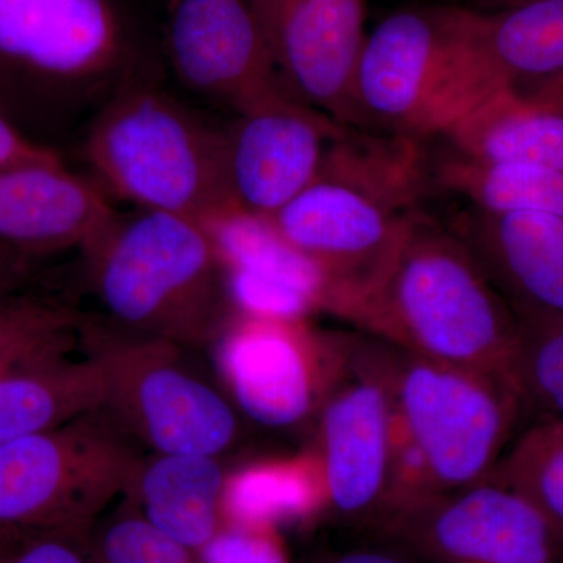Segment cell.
I'll return each instance as SVG.
<instances>
[{
    "label": "cell",
    "instance_id": "1",
    "mask_svg": "<svg viewBox=\"0 0 563 563\" xmlns=\"http://www.w3.org/2000/svg\"><path fill=\"white\" fill-rule=\"evenodd\" d=\"M351 322L393 346L492 374L517 390L520 321L461 236L421 210Z\"/></svg>",
    "mask_w": 563,
    "mask_h": 563
},
{
    "label": "cell",
    "instance_id": "2",
    "mask_svg": "<svg viewBox=\"0 0 563 563\" xmlns=\"http://www.w3.org/2000/svg\"><path fill=\"white\" fill-rule=\"evenodd\" d=\"M154 62L129 0H0V111L32 139L91 120Z\"/></svg>",
    "mask_w": 563,
    "mask_h": 563
},
{
    "label": "cell",
    "instance_id": "3",
    "mask_svg": "<svg viewBox=\"0 0 563 563\" xmlns=\"http://www.w3.org/2000/svg\"><path fill=\"white\" fill-rule=\"evenodd\" d=\"M421 140L346 128L329 143L317 179L274 228L321 266L335 288V317L351 321L383 273L426 191Z\"/></svg>",
    "mask_w": 563,
    "mask_h": 563
},
{
    "label": "cell",
    "instance_id": "4",
    "mask_svg": "<svg viewBox=\"0 0 563 563\" xmlns=\"http://www.w3.org/2000/svg\"><path fill=\"white\" fill-rule=\"evenodd\" d=\"M81 254L110 331L199 346L233 313L213 244L191 218L117 213Z\"/></svg>",
    "mask_w": 563,
    "mask_h": 563
},
{
    "label": "cell",
    "instance_id": "5",
    "mask_svg": "<svg viewBox=\"0 0 563 563\" xmlns=\"http://www.w3.org/2000/svg\"><path fill=\"white\" fill-rule=\"evenodd\" d=\"M81 155L107 196L195 221L232 206L224 133L152 80L136 77L88 121Z\"/></svg>",
    "mask_w": 563,
    "mask_h": 563
},
{
    "label": "cell",
    "instance_id": "6",
    "mask_svg": "<svg viewBox=\"0 0 563 563\" xmlns=\"http://www.w3.org/2000/svg\"><path fill=\"white\" fill-rule=\"evenodd\" d=\"M383 352L399 433L424 495L487 481L526 415L512 385L390 343Z\"/></svg>",
    "mask_w": 563,
    "mask_h": 563
},
{
    "label": "cell",
    "instance_id": "7",
    "mask_svg": "<svg viewBox=\"0 0 563 563\" xmlns=\"http://www.w3.org/2000/svg\"><path fill=\"white\" fill-rule=\"evenodd\" d=\"M106 413L0 443V532L90 533L141 462Z\"/></svg>",
    "mask_w": 563,
    "mask_h": 563
},
{
    "label": "cell",
    "instance_id": "8",
    "mask_svg": "<svg viewBox=\"0 0 563 563\" xmlns=\"http://www.w3.org/2000/svg\"><path fill=\"white\" fill-rule=\"evenodd\" d=\"M85 350L106 374L102 412L155 453L218 457L235 440V410L187 368L181 358L187 347L122 335L90 321Z\"/></svg>",
    "mask_w": 563,
    "mask_h": 563
},
{
    "label": "cell",
    "instance_id": "9",
    "mask_svg": "<svg viewBox=\"0 0 563 563\" xmlns=\"http://www.w3.org/2000/svg\"><path fill=\"white\" fill-rule=\"evenodd\" d=\"M379 517L393 550L418 563H563V531L523 495L492 481L413 496Z\"/></svg>",
    "mask_w": 563,
    "mask_h": 563
},
{
    "label": "cell",
    "instance_id": "10",
    "mask_svg": "<svg viewBox=\"0 0 563 563\" xmlns=\"http://www.w3.org/2000/svg\"><path fill=\"white\" fill-rule=\"evenodd\" d=\"M346 335L342 368L318 410V446L329 507L383 512L395 483L396 407L379 339Z\"/></svg>",
    "mask_w": 563,
    "mask_h": 563
},
{
    "label": "cell",
    "instance_id": "11",
    "mask_svg": "<svg viewBox=\"0 0 563 563\" xmlns=\"http://www.w3.org/2000/svg\"><path fill=\"white\" fill-rule=\"evenodd\" d=\"M213 342L233 401L268 428H290L318 413L346 352V335L317 331L307 320L235 312Z\"/></svg>",
    "mask_w": 563,
    "mask_h": 563
},
{
    "label": "cell",
    "instance_id": "12",
    "mask_svg": "<svg viewBox=\"0 0 563 563\" xmlns=\"http://www.w3.org/2000/svg\"><path fill=\"white\" fill-rule=\"evenodd\" d=\"M462 16L463 7H417L396 11L366 36L354 80L361 128L437 136Z\"/></svg>",
    "mask_w": 563,
    "mask_h": 563
},
{
    "label": "cell",
    "instance_id": "13",
    "mask_svg": "<svg viewBox=\"0 0 563 563\" xmlns=\"http://www.w3.org/2000/svg\"><path fill=\"white\" fill-rule=\"evenodd\" d=\"M162 52L185 88L235 117L295 99L251 0H169Z\"/></svg>",
    "mask_w": 563,
    "mask_h": 563
},
{
    "label": "cell",
    "instance_id": "14",
    "mask_svg": "<svg viewBox=\"0 0 563 563\" xmlns=\"http://www.w3.org/2000/svg\"><path fill=\"white\" fill-rule=\"evenodd\" d=\"M285 88L344 128H361L354 80L365 46L366 0H258Z\"/></svg>",
    "mask_w": 563,
    "mask_h": 563
},
{
    "label": "cell",
    "instance_id": "15",
    "mask_svg": "<svg viewBox=\"0 0 563 563\" xmlns=\"http://www.w3.org/2000/svg\"><path fill=\"white\" fill-rule=\"evenodd\" d=\"M561 70L563 0H525L490 11L463 9L437 136L493 92Z\"/></svg>",
    "mask_w": 563,
    "mask_h": 563
},
{
    "label": "cell",
    "instance_id": "16",
    "mask_svg": "<svg viewBox=\"0 0 563 563\" xmlns=\"http://www.w3.org/2000/svg\"><path fill=\"white\" fill-rule=\"evenodd\" d=\"M199 224L217 252L233 312L272 320L335 313L328 274L292 247L269 218L229 206Z\"/></svg>",
    "mask_w": 563,
    "mask_h": 563
},
{
    "label": "cell",
    "instance_id": "17",
    "mask_svg": "<svg viewBox=\"0 0 563 563\" xmlns=\"http://www.w3.org/2000/svg\"><path fill=\"white\" fill-rule=\"evenodd\" d=\"M343 131L296 99L235 117L222 129L232 206L266 218L279 213L317 179L329 143Z\"/></svg>",
    "mask_w": 563,
    "mask_h": 563
},
{
    "label": "cell",
    "instance_id": "18",
    "mask_svg": "<svg viewBox=\"0 0 563 563\" xmlns=\"http://www.w3.org/2000/svg\"><path fill=\"white\" fill-rule=\"evenodd\" d=\"M117 217L109 196L63 161L0 169V255L25 263L85 252Z\"/></svg>",
    "mask_w": 563,
    "mask_h": 563
},
{
    "label": "cell",
    "instance_id": "19",
    "mask_svg": "<svg viewBox=\"0 0 563 563\" xmlns=\"http://www.w3.org/2000/svg\"><path fill=\"white\" fill-rule=\"evenodd\" d=\"M451 229L521 324L563 317V218L472 207Z\"/></svg>",
    "mask_w": 563,
    "mask_h": 563
},
{
    "label": "cell",
    "instance_id": "20",
    "mask_svg": "<svg viewBox=\"0 0 563 563\" xmlns=\"http://www.w3.org/2000/svg\"><path fill=\"white\" fill-rule=\"evenodd\" d=\"M459 157L495 166L563 169V117L518 88H503L442 133Z\"/></svg>",
    "mask_w": 563,
    "mask_h": 563
},
{
    "label": "cell",
    "instance_id": "21",
    "mask_svg": "<svg viewBox=\"0 0 563 563\" xmlns=\"http://www.w3.org/2000/svg\"><path fill=\"white\" fill-rule=\"evenodd\" d=\"M225 477L213 455L154 453L141 459L124 499L155 528L198 551L221 528Z\"/></svg>",
    "mask_w": 563,
    "mask_h": 563
},
{
    "label": "cell",
    "instance_id": "22",
    "mask_svg": "<svg viewBox=\"0 0 563 563\" xmlns=\"http://www.w3.org/2000/svg\"><path fill=\"white\" fill-rule=\"evenodd\" d=\"M106 406V374L91 352L0 377V443L51 431Z\"/></svg>",
    "mask_w": 563,
    "mask_h": 563
},
{
    "label": "cell",
    "instance_id": "23",
    "mask_svg": "<svg viewBox=\"0 0 563 563\" xmlns=\"http://www.w3.org/2000/svg\"><path fill=\"white\" fill-rule=\"evenodd\" d=\"M222 521L282 526L313 520L329 509L328 492L318 454L250 463L225 477Z\"/></svg>",
    "mask_w": 563,
    "mask_h": 563
},
{
    "label": "cell",
    "instance_id": "24",
    "mask_svg": "<svg viewBox=\"0 0 563 563\" xmlns=\"http://www.w3.org/2000/svg\"><path fill=\"white\" fill-rule=\"evenodd\" d=\"M88 320L73 303L21 290L0 296V377L76 357Z\"/></svg>",
    "mask_w": 563,
    "mask_h": 563
},
{
    "label": "cell",
    "instance_id": "25",
    "mask_svg": "<svg viewBox=\"0 0 563 563\" xmlns=\"http://www.w3.org/2000/svg\"><path fill=\"white\" fill-rule=\"evenodd\" d=\"M437 180L476 209L542 211L563 218V169L481 165L453 154L440 165Z\"/></svg>",
    "mask_w": 563,
    "mask_h": 563
},
{
    "label": "cell",
    "instance_id": "26",
    "mask_svg": "<svg viewBox=\"0 0 563 563\" xmlns=\"http://www.w3.org/2000/svg\"><path fill=\"white\" fill-rule=\"evenodd\" d=\"M487 481L520 493L563 531V420L533 418Z\"/></svg>",
    "mask_w": 563,
    "mask_h": 563
},
{
    "label": "cell",
    "instance_id": "27",
    "mask_svg": "<svg viewBox=\"0 0 563 563\" xmlns=\"http://www.w3.org/2000/svg\"><path fill=\"white\" fill-rule=\"evenodd\" d=\"M514 379L526 415L563 420V317L521 324Z\"/></svg>",
    "mask_w": 563,
    "mask_h": 563
},
{
    "label": "cell",
    "instance_id": "28",
    "mask_svg": "<svg viewBox=\"0 0 563 563\" xmlns=\"http://www.w3.org/2000/svg\"><path fill=\"white\" fill-rule=\"evenodd\" d=\"M88 537L90 563H198L195 551L150 523L128 499Z\"/></svg>",
    "mask_w": 563,
    "mask_h": 563
},
{
    "label": "cell",
    "instance_id": "29",
    "mask_svg": "<svg viewBox=\"0 0 563 563\" xmlns=\"http://www.w3.org/2000/svg\"><path fill=\"white\" fill-rule=\"evenodd\" d=\"M195 554L198 563H292L279 529L228 521Z\"/></svg>",
    "mask_w": 563,
    "mask_h": 563
},
{
    "label": "cell",
    "instance_id": "30",
    "mask_svg": "<svg viewBox=\"0 0 563 563\" xmlns=\"http://www.w3.org/2000/svg\"><path fill=\"white\" fill-rule=\"evenodd\" d=\"M90 533L0 532V563H90Z\"/></svg>",
    "mask_w": 563,
    "mask_h": 563
},
{
    "label": "cell",
    "instance_id": "31",
    "mask_svg": "<svg viewBox=\"0 0 563 563\" xmlns=\"http://www.w3.org/2000/svg\"><path fill=\"white\" fill-rule=\"evenodd\" d=\"M57 161H62L57 152L22 132L3 111H0V169L25 163Z\"/></svg>",
    "mask_w": 563,
    "mask_h": 563
},
{
    "label": "cell",
    "instance_id": "32",
    "mask_svg": "<svg viewBox=\"0 0 563 563\" xmlns=\"http://www.w3.org/2000/svg\"><path fill=\"white\" fill-rule=\"evenodd\" d=\"M532 101L542 103L547 109L555 111L563 117V70L544 79L529 81L517 87Z\"/></svg>",
    "mask_w": 563,
    "mask_h": 563
},
{
    "label": "cell",
    "instance_id": "33",
    "mask_svg": "<svg viewBox=\"0 0 563 563\" xmlns=\"http://www.w3.org/2000/svg\"><path fill=\"white\" fill-rule=\"evenodd\" d=\"M32 274V263L0 257V296L25 288Z\"/></svg>",
    "mask_w": 563,
    "mask_h": 563
},
{
    "label": "cell",
    "instance_id": "34",
    "mask_svg": "<svg viewBox=\"0 0 563 563\" xmlns=\"http://www.w3.org/2000/svg\"><path fill=\"white\" fill-rule=\"evenodd\" d=\"M325 563H418L398 551L361 550L336 555Z\"/></svg>",
    "mask_w": 563,
    "mask_h": 563
},
{
    "label": "cell",
    "instance_id": "35",
    "mask_svg": "<svg viewBox=\"0 0 563 563\" xmlns=\"http://www.w3.org/2000/svg\"><path fill=\"white\" fill-rule=\"evenodd\" d=\"M474 2L479 3L485 10H498L504 9V7L515 5V3L525 2V0H474Z\"/></svg>",
    "mask_w": 563,
    "mask_h": 563
},
{
    "label": "cell",
    "instance_id": "36",
    "mask_svg": "<svg viewBox=\"0 0 563 563\" xmlns=\"http://www.w3.org/2000/svg\"><path fill=\"white\" fill-rule=\"evenodd\" d=\"M252 3L258 2V0H251Z\"/></svg>",
    "mask_w": 563,
    "mask_h": 563
},
{
    "label": "cell",
    "instance_id": "37",
    "mask_svg": "<svg viewBox=\"0 0 563 563\" xmlns=\"http://www.w3.org/2000/svg\"><path fill=\"white\" fill-rule=\"evenodd\" d=\"M0 257H2V255H0ZM5 258H9V257H5Z\"/></svg>",
    "mask_w": 563,
    "mask_h": 563
}]
</instances>
